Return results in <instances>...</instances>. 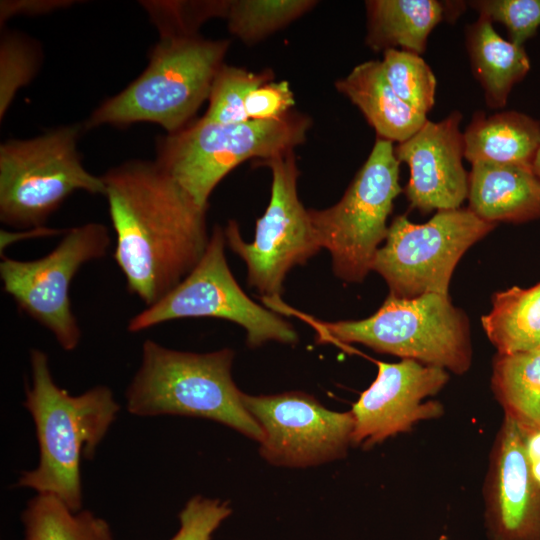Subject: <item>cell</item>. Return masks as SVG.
Masks as SVG:
<instances>
[{"label":"cell","instance_id":"3","mask_svg":"<svg viewBox=\"0 0 540 540\" xmlns=\"http://www.w3.org/2000/svg\"><path fill=\"white\" fill-rule=\"evenodd\" d=\"M233 358L228 348L194 353L146 339L140 366L125 392L126 408L143 417L211 419L261 442L264 432L245 408L243 392L232 379Z\"/></svg>","mask_w":540,"mask_h":540},{"label":"cell","instance_id":"18","mask_svg":"<svg viewBox=\"0 0 540 540\" xmlns=\"http://www.w3.org/2000/svg\"><path fill=\"white\" fill-rule=\"evenodd\" d=\"M465 5L437 0L366 1V44L374 51L398 49L421 55L432 30L443 20H456Z\"/></svg>","mask_w":540,"mask_h":540},{"label":"cell","instance_id":"15","mask_svg":"<svg viewBox=\"0 0 540 540\" xmlns=\"http://www.w3.org/2000/svg\"><path fill=\"white\" fill-rule=\"evenodd\" d=\"M461 120L457 110L438 122L427 119L413 136L394 148L398 161L410 169L406 197L411 207L423 214L460 208L468 197Z\"/></svg>","mask_w":540,"mask_h":540},{"label":"cell","instance_id":"29","mask_svg":"<svg viewBox=\"0 0 540 540\" xmlns=\"http://www.w3.org/2000/svg\"><path fill=\"white\" fill-rule=\"evenodd\" d=\"M36 46L19 35L5 34L0 47V118L17 91L28 84L39 67Z\"/></svg>","mask_w":540,"mask_h":540},{"label":"cell","instance_id":"17","mask_svg":"<svg viewBox=\"0 0 540 540\" xmlns=\"http://www.w3.org/2000/svg\"><path fill=\"white\" fill-rule=\"evenodd\" d=\"M467 198L468 208L487 222L540 218V178L533 167L476 162L469 173Z\"/></svg>","mask_w":540,"mask_h":540},{"label":"cell","instance_id":"25","mask_svg":"<svg viewBox=\"0 0 540 540\" xmlns=\"http://www.w3.org/2000/svg\"><path fill=\"white\" fill-rule=\"evenodd\" d=\"M313 0L227 1L229 31L247 44L256 43L298 19L315 5Z\"/></svg>","mask_w":540,"mask_h":540},{"label":"cell","instance_id":"21","mask_svg":"<svg viewBox=\"0 0 540 540\" xmlns=\"http://www.w3.org/2000/svg\"><path fill=\"white\" fill-rule=\"evenodd\" d=\"M465 44L471 70L484 90L486 104L491 109L505 107L512 88L530 70L524 46L502 38L484 15L467 26Z\"/></svg>","mask_w":540,"mask_h":540},{"label":"cell","instance_id":"22","mask_svg":"<svg viewBox=\"0 0 540 540\" xmlns=\"http://www.w3.org/2000/svg\"><path fill=\"white\" fill-rule=\"evenodd\" d=\"M481 322L498 354L540 348V281L529 288L514 286L495 293Z\"/></svg>","mask_w":540,"mask_h":540},{"label":"cell","instance_id":"12","mask_svg":"<svg viewBox=\"0 0 540 540\" xmlns=\"http://www.w3.org/2000/svg\"><path fill=\"white\" fill-rule=\"evenodd\" d=\"M111 244L107 227L89 222L65 231L57 246L34 260L3 256V291L18 309L45 327L65 351L75 350L81 329L72 311L70 286L85 264L103 258Z\"/></svg>","mask_w":540,"mask_h":540},{"label":"cell","instance_id":"23","mask_svg":"<svg viewBox=\"0 0 540 540\" xmlns=\"http://www.w3.org/2000/svg\"><path fill=\"white\" fill-rule=\"evenodd\" d=\"M491 383L505 417L524 434L540 430V348L497 354Z\"/></svg>","mask_w":540,"mask_h":540},{"label":"cell","instance_id":"9","mask_svg":"<svg viewBox=\"0 0 540 540\" xmlns=\"http://www.w3.org/2000/svg\"><path fill=\"white\" fill-rule=\"evenodd\" d=\"M224 229L215 226L196 267L167 295L130 318L127 329L141 332L176 319L217 318L240 325L246 342L294 344V327L271 309L253 301L234 278L225 256Z\"/></svg>","mask_w":540,"mask_h":540},{"label":"cell","instance_id":"4","mask_svg":"<svg viewBox=\"0 0 540 540\" xmlns=\"http://www.w3.org/2000/svg\"><path fill=\"white\" fill-rule=\"evenodd\" d=\"M315 329L318 342L340 346L360 343L381 353L441 367L456 374L471 366L469 320L449 295L424 294L414 298L388 295L381 307L361 320L324 322L289 308Z\"/></svg>","mask_w":540,"mask_h":540},{"label":"cell","instance_id":"31","mask_svg":"<svg viewBox=\"0 0 540 540\" xmlns=\"http://www.w3.org/2000/svg\"><path fill=\"white\" fill-rule=\"evenodd\" d=\"M231 511L227 501L196 495L180 512V528L170 540H210Z\"/></svg>","mask_w":540,"mask_h":540},{"label":"cell","instance_id":"32","mask_svg":"<svg viewBox=\"0 0 540 540\" xmlns=\"http://www.w3.org/2000/svg\"><path fill=\"white\" fill-rule=\"evenodd\" d=\"M295 105L294 93L285 80L269 81L253 89L245 101L249 120H275L289 112Z\"/></svg>","mask_w":540,"mask_h":540},{"label":"cell","instance_id":"11","mask_svg":"<svg viewBox=\"0 0 540 540\" xmlns=\"http://www.w3.org/2000/svg\"><path fill=\"white\" fill-rule=\"evenodd\" d=\"M261 164L272 173L271 195L264 214L257 219L254 240L245 242L239 225L230 220L224 228L226 245L246 264L247 280L262 300L281 299L288 272L305 264L321 249L310 212L298 197L297 168L293 151Z\"/></svg>","mask_w":540,"mask_h":540},{"label":"cell","instance_id":"19","mask_svg":"<svg viewBox=\"0 0 540 540\" xmlns=\"http://www.w3.org/2000/svg\"><path fill=\"white\" fill-rule=\"evenodd\" d=\"M364 115L377 133L389 142H404L427 121V116L401 100L385 78L382 63L370 60L355 66L335 83Z\"/></svg>","mask_w":540,"mask_h":540},{"label":"cell","instance_id":"27","mask_svg":"<svg viewBox=\"0 0 540 540\" xmlns=\"http://www.w3.org/2000/svg\"><path fill=\"white\" fill-rule=\"evenodd\" d=\"M273 79L270 70L255 73L244 68L223 65L212 83L209 105L204 117L223 124L248 121L245 109L248 94Z\"/></svg>","mask_w":540,"mask_h":540},{"label":"cell","instance_id":"8","mask_svg":"<svg viewBox=\"0 0 540 540\" xmlns=\"http://www.w3.org/2000/svg\"><path fill=\"white\" fill-rule=\"evenodd\" d=\"M399 167L393 143L377 138L342 198L329 208L309 209L320 245L330 253L339 279L360 283L372 271L388 234L394 200L402 192Z\"/></svg>","mask_w":540,"mask_h":540},{"label":"cell","instance_id":"30","mask_svg":"<svg viewBox=\"0 0 540 540\" xmlns=\"http://www.w3.org/2000/svg\"><path fill=\"white\" fill-rule=\"evenodd\" d=\"M468 4L479 15L504 25L508 40L518 46H523L540 27V0H475Z\"/></svg>","mask_w":540,"mask_h":540},{"label":"cell","instance_id":"24","mask_svg":"<svg viewBox=\"0 0 540 540\" xmlns=\"http://www.w3.org/2000/svg\"><path fill=\"white\" fill-rule=\"evenodd\" d=\"M24 540H113L109 524L89 510L75 512L52 494H38L21 515Z\"/></svg>","mask_w":540,"mask_h":540},{"label":"cell","instance_id":"10","mask_svg":"<svg viewBox=\"0 0 540 540\" xmlns=\"http://www.w3.org/2000/svg\"><path fill=\"white\" fill-rule=\"evenodd\" d=\"M497 224L482 220L469 208L438 210L424 224L406 215L393 219L372 271L386 281L390 295L414 298L448 295L453 271L464 253Z\"/></svg>","mask_w":540,"mask_h":540},{"label":"cell","instance_id":"28","mask_svg":"<svg viewBox=\"0 0 540 540\" xmlns=\"http://www.w3.org/2000/svg\"><path fill=\"white\" fill-rule=\"evenodd\" d=\"M160 37L195 35L212 17H225L227 1H142Z\"/></svg>","mask_w":540,"mask_h":540},{"label":"cell","instance_id":"5","mask_svg":"<svg viewBox=\"0 0 540 540\" xmlns=\"http://www.w3.org/2000/svg\"><path fill=\"white\" fill-rule=\"evenodd\" d=\"M229 45L197 34L160 37L146 69L95 109L87 126L150 122L167 134L181 130L208 100Z\"/></svg>","mask_w":540,"mask_h":540},{"label":"cell","instance_id":"1","mask_svg":"<svg viewBox=\"0 0 540 540\" xmlns=\"http://www.w3.org/2000/svg\"><path fill=\"white\" fill-rule=\"evenodd\" d=\"M127 290L150 306L175 288L208 246L207 208L156 162L133 160L103 176Z\"/></svg>","mask_w":540,"mask_h":540},{"label":"cell","instance_id":"6","mask_svg":"<svg viewBox=\"0 0 540 540\" xmlns=\"http://www.w3.org/2000/svg\"><path fill=\"white\" fill-rule=\"evenodd\" d=\"M311 126L308 116L291 111L275 120L223 124L204 116L157 144L155 162L201 207L219 182L251 158L266 160L293 151Z\"/></svg>","mask_w":540,"mask_h":540},{"label":"cell","instance_id":"26","mask_svg":"<svg viewBox=\"0 0 540 540\" xmlns=\"http://www.w3.org/2000/svg\"><path fill=\"white\" fill-rule=\"evenodd\" d=\"M384 75L395 94L427 115L435 104L437 81L430 66L418 54L388 49L381 60Z\"/></svg>","mask_w":540,"mask_h":540},{"label":"cell","instance_id":"16","mask_svg":"<svg viewBox=\"0 0 540 540\" xmlns=\"http://www.w3.org/2000/svg\"><path fill=\"white\" fill-rule=\"evenodd\" d=\"M485 497L493 540H540V486L530 470L524 433L505 416L491 454Z\"/></svg>","mask_w":540,"mask_h":540},{"label":"cell","instance_id":"7","mask_svg":"<svg viewBox=\"0 0 540 540\" xmlns=\"http://www.w3.org/2000/svg\"><path fill=\"white\" fill-rule=\"evenodd\" d=\"M79 128L63 126L0 146V220L22 230L44 227L75 191L105 194L102 176L84 168L77 150Z\"/></svg>","mask_w":540,"mask_h":540},{"label":"cell","instance_id":"13","mask_svg":"<svg viewBox=\"0 0 540 540\" xmlns=\"http://www.w3.org/2000/svg\"><path fill=\"white\" fill-rule=\"evenodd\" d=\"M242 399L264 432L260 453L272 464H321L342 457L351 443V411H331L313 396L297 391L267 396L243 393Z\"/></svg>","mask_w":540,"mask_h":540},{"label":"cell","instance_id":"34","mask_svg":"<svg viewBox=\"0 0 540 540\" xmlns=\"http://www.w3.org/2000/svg\"><path fill=\"white\" fill-rule=\"evenodd\" d=\"M66 230L59 229H50L46 227L23 230L21 233H11L8 231L1 230V252L5 249L12 241L36 237V236H49L53 234L65 233Z\"/></svg>","mask_w":540,"mask_h":540},{"label":"cell","instance_id":"35","mask_svg":"<svg viewBox=\"0 0 540 540\" xmlns=\"http://www.w3.org/2000/svg\"><path fill=\"white\" fill-rule=\"evenodd\" d=\"M533 171L540 178V150L538 151L533 163Z\"/></svg>","mask_w":540,"mask_h":540},{"label":"cell","instance_id":"14","mask_svg":"<svg viewBox=\"0 0 540 540\" xmlns=\"http://www.w3.org/2000/svg\"><path fill=\"white\" fill-rule=\"evenodd\" d=\"M378 373L352 407L351 443L370 447L390 436L409 431L422 420L441 416L439 402L423 400L438 393L449 375L441 367L412 359L377 362Z\"/></svg>","mask_w":540,"mask_h":540},{"label":"cell","instance_id":"33","mask_svg":"<svg viewBox=\"0 0 540 540\" xmlns=\"http://www.w3.org/2000/svg\"><path fill=\"white\" fill-rule=\"evenodd\" d=\"M71 3L73 2L67 0L1 1L0 20L1 23H3L15 15L44 14L59 8L67 7Z\"/></svg>","mask_w":540,"mask_h":540},{"label":"cell","instance_id":"2","mask_svg":"<svg viewBox=\"0 0 540 540\" xmlns=\"http://www.w3.org/2000/svg\"><path fill=\"white\" fill-rule=\"evenodd\" d=\"M30 365L31 384L24 406L34 421L40 458L35 469L21 473L16 485L52 494L78 512L82 508L81 458L92 459L120 405L104 385L70 395L55 383L48 356L40 349L30 351Z\"/></svg>","mask_w":540,"mask_h":540},{"label":"cell","instance_id":"20","mask_svg":"<svg viewBox=\"0 0 540 540\" xmlns=\"http://www.w3.org/2000/svg\"><path fill=\"white\" fill-rule=\"evenodd\" d=\"M464 158L533 167L540 150V121L518 111L487 115L477 111L465 131Z\"/></svg>","mask_w":540,"mask_h":540}]
</instances>
